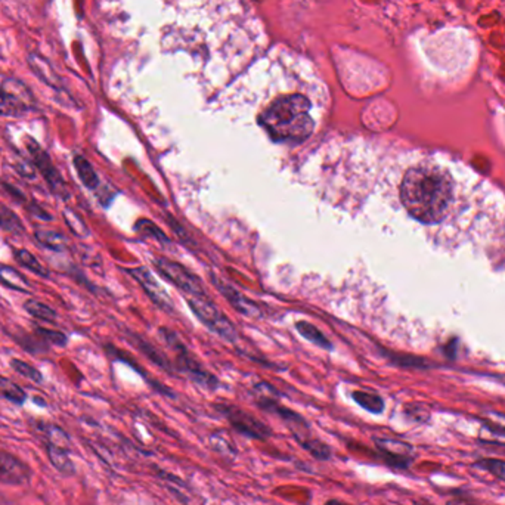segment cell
<instances>
[{
    "label": "cell",
    "instance_id": "1",
    "mask_svg": "<svg viewBox=\"0 0 505 505\" xmlns=\"http://www.w3.org/2000/svg\"><path fill=\"white\" fill-rule=\"evenodd\" d=\"M400 203L412 219L426 225H448L460 214V182L448 164L435 161L411 167L399 187Z\"/></svg>",
    "mask_w": 505,
    "mask_h": 505
},
{
    "label": "cell",
    "instance_id": "2",
    "mask_svg": "<svg viewBox=\"0 0 505 505\" xmlns=\"http://www.w3.org/2000/svg\"><path fill=\"white\" fill-rule=\"evenodd\" d=\"M426 63L442 76H453L467 70L477 56L473 33L462 27H448L422 40Z\"/></svg>",
    "mask_w": 505,
    "mask_h": 505
},
{
    "label": "cell",
    "instance_id": "3",
    "mask_svg": "<svg viewBox=\"0 0 505 505\" xmlns=\"http://www.w3.org/2000/svg\"><path fill=\"white\" fill-rule=\"evenodd\" d=\"M311 102L300 94L278 98L260 116V125L272 141L280 143H300L313 132Z\"/></svg>",
    "mask_w": 505,
    "mask_h": 505
},
{
    "label": "cell",
    "instance_id": "4",
    "mask_svg": "<svg viewBox=\"0 0 505 505\" xmlns=\"http://www.w3.org/2000/svg\"><path fill=\"white\" fill-rule=\"evenodd\" d=\"M254 393L256 405L280 418L287 426V429L290 430L293 439L300 445L303 451L311 453L318 461H329L333 458L331 446L313 435L311 424H309V421L303 415L278 402V395L280 393L271 384H267L266 381H262V383L254 386Z\"/></svg>",
    "mask_w": 505,
    "mask_h": 505
},
{
    "label": "cell",
    "instance_id": "5",
    "mask_svg": "<svg viewBox=\"0 0 505 505\" xmlns=\"http://www.w3.org/2000/svg\"><path fill=\"white\" fill-rule=\"evenodd\" d=\"M24 145L30 156V160H32L36 170L42 174L49 191L59 200L63 201L68 200L70 191L67 188V183L63 178V174H61V172L56 169L52 158H50L49 152L40 147V143L36 139L28 135L24 136Z\"/></svg>",
    "mask_w": 505,
    "mask_h": 505
},
{
    "label": "cell",
    "instance_id": "6",
    "mask_svg": "<svg viewBox=\"0 0 505 505\" xmlns=\"http://www.w3.org/2000/svg\"><path fill=\"white\" fill-rule=\"evenodd\" d=\"M214 409L229 422L231 427L240 433L241 436L253 440H267L274 436L272 429L263 422L260 418L253 415L251 412L245 411L236 405L231 404H216Z\"/></svg>",
    "mask_w": 505,
    "mask_h": 505
},
{
    "label": "cell",
    "instance_id": "7",
    "mask_svg": "<svg viewBox=\"0 0 505 505\" xmlns=\"http://www.w3.org/2000/svg\"><path fill=\"white\" fill-rule=\"evenodd\" d=\"M160 331H161L164 340L167 342V344L170 347H173L174 352H176L178 365H179V369L182 371L183 374H187L195 384H198L204 389L216 390L219 387V380L216 378L213 374H210L207 369H204L201 367V364L188 352L187 347L183 346V343L181 342L176 334H174L173 331H170V329H166V328H161Z\"/></svg>",
    "mask_w": 505,
    "mask_h": 505
},
{
    "label": "cell",
    "instance_id": "8",
    "mask_svg": "<svg viewBox=\"0 0 505 505\" xmlns=\"http://www.w3.org/2000/svg\"><path fill=\"white\" fill-rule=\"evenodd\" d=\"M187 302L191 307V311L195 313V316H197L205 327L210 328L213 333L229 340V342H234V340H236V337H238L234 324L219 311V307L210 300L207 294L188 297Z\"/></svg>",
    "mask_w": 505,
    "mask_h": 505
},
{
    "label": "cell",
    "instance_id": "9",
    "mask_svg": "<svg viewBox=\"0 0 505 505\" xmlns=\"http://www.w3.org/2000/svg\"><path fill=\"white\" fill-rule=\"evenodd\" d=\"M154 265H156L157 271L166 278L167 281H170L173 285H176L179 290L187 296V298L205 294L201 281L194 274H191L183 265L164 259V257L154 259Z\"/></svg>",
    "mask_w": 505,
    "mask_h": 505
},
{
    "label": "cell",
    "instance_id": "10",
    "mask_svg": "<svg viewBox=\"0 0 505 505\" xmlns=\"http://www.w3.org/2000/svg\"><path fill=\"white\" fill-rule=\"evenodd\" d=\"M373 443L386 464L393 468L406 470L414 462L417 452L408 442L389 437H373Z\"/></svg>",
    "mask_w": 505,
    "mask_h": 505
},
{
    "label": "cell",
    "instance_id": "11",
    "mask_svg": "<svg viewBox=\"0 0 505 505\" xmlns=\"http://www.w3.org/2000/svg\"><path fill=\"white\" fill-rule=\"evenodd\" d=\"M126 272L139 282V285L143 288V291L147 293V296L154 302V305H157L164 312L173 311L172 297L158 284V281L152 276V274L147 269V267L141 266L135 267V269H126Z\"/></svg>",
    "mask_w": 505,
    "mask_h": 505
},
{
    "label": "cell",
    "instance_id": "12",
    "mask_svg": "<svg viewBox=\"0 0 505 505\" xmlns=\"http://www.w3.org/2000/svg\"><path fill=\"white\" fill-rule=\"evenodd\" d=\"M212 281L216 287L219 288V291L222 293V296L231 303V306L235 309V311H238L240 313L249 316V318H260L262 316L260 307L257 306L254 302H251L250 298H247L245 296H243L240 291H236L232 285L219 280L218 276H212Z\"/></svg>",
    "mask_w": 505,
    "mask_h": 505
},
{
    "label": "cell",
    "instance_id": "13",
    "mask_svg": "<svg viewBox=\"0 0 505 505\" xmlns=\"http://www.w3.org/2000/svg\"><path fill=\"white\" fill-rule=\"evenodd\" d=\"M32 473L23 461H19L11 453L0 452V482L9 484L25 483Z\"/></svg>",
    "mask_w": 505,
    "mask_h": 505
},
{
    "label": "cell",
    "instance_id": "14",
    "mask_svg": "<svg viewBox=\"0 0 505 505\" xmlns=\"http://www.w3.org/2000/svg\"><path fill=\"white\" fill-rule=\"evenodd\" d=\"M30 108L27 104L17 98L5 87H0V116L3 117H23Z\"/></svg>",
    "mask_w": 505,
    "mask_h": 505
},
{
    "label": "cell",
    "instance_id": "15",
    "mask_svg": "<svg viewBox=\"0 0 505 505\" xmlns=\"http://www.w3.org/2000/svg\"><path fill=\"white\" fill-rule=\"evenodd\" d=\"M28 64H30V67H32V70L34 71V73L45 81V83H48L49 86H52L54 89L61 87L59 77L56 76L54 68L50 67L49 61L45 56L34 52V54H32L28 56Z\"/></svg>",
    "mask_w": 505,
    "mask_h": 505
},
{
    "label": "cell",
    "instance_id": "16",
    "mask_svg": "<svg viewBox=\"0 0 505 505\" xmlns=\"http://www.w3.org/2000/svg\"><path fill=\"white\" fill-rule=\"evenodd\" d=\"M34 238H36L39 245H42L43 249L50 250L54 253H63L68 249L67 238L58 231L36 229L34 231Z\"/></svg>",
    "mask_w": 505,
    "mask_h": 505
},
{
    "label": "cell",
    "instance_id": "17",
    "mask_svg": "<svg viewBox=\"0 0 505 505\" xmlns=\"http://www.w3.org/2000/svg\"><path fill=\"white\" fill-rule=\"evenodd\" d=\"M74 169L77 172V176L81 181V183L90 191H96L101 187V181L98 173L95 172L94 166L89 163V160L83 156H74L73 158Z\"/></svg>",
    "mask_w": 505,
    "mask_h": 505
},
{
    "label": "cell",
    "instance_id": "18",
    "mask_svg": "<svg viewBox=\"0 0 505 505\" xmlns=\"http://www.w3.org/2000/svg\"><path fill=\"white\" fill-rule=\"evenodd\" d=\"M0 284L8 287L9 290L19 291V293H28L30 282L27 278L18 272L12 266H0Z\"/></svg>",
    "mask_w": 505,
    "mask_h": 505
},
{
    "label": "cell",
    "instance_id": "19",
    "mask_svg": "<svg viewBox=\"0 0 505 505\" xmlns=\"http://www.w3.org/2000/svg\"><path fill=\"white\" fill-rule=\"evenodd\" d=\"M46 451L50 462L54 464V467L59 471L65 474V476H70V474L74 473V464L73 461L70 460L68 455V448H63V446H56V445H48L46 443Z\"/></svg>",
    "mask_w": 505,
    "mask_h": 505
},
{
    "label": "cell",
    "instance_id": "20",
    "mask_svg": "<svg viewBox=\"0 0 505 505\" xmlns=\"http://www.w3.org/2000/svg\"><path fill=\"white\" fill-rule=\"evenodd\" d=\"M14 259L17 260L18 265L24 266L25 269H28L30 272H33L42 278H48L50 275V271L48 267L40 262L34 254L30 253L25 249H14Z\"/></svg>",
    "mask_w": 505,
    "mask_h": 505
},
{
    "label": "cell",
    "instance_id": "21",
    "mask_svg": "<svg viewBox=\"0 0 505 505\" xmlns=\"http://www.w3.org/2000/svg\"><path fill=\"white\" fill-rule=\"evenodd\" d=\"M352 399L360 408H364L365 411L371 412V414L377 415L384 411V400L377 393H371V391L364 390H355L352 391Z\"/></svg>",
    "mask_w": 505,
    "mask_h": 505
},
{
    "label": "cell",
    "instance_id": "22",
    "mask_svg": "<svg viewBox=\"0 0 505 505\" xmlns=\"http://www.w3.org/2000/svg\"><path fill=\"white\" fill-rule=\"evenodd\" d=\"M24 311L36 319H40V321L45 322H55L58 319V312L55 311L54 307H50L49 305L39 302L36 298H30V300L24 302L23 305Z\"/></svg>",
    "mask_w": 505,
    "mask_h": 505
},
{
    "label": "cell",
    "instance_id": "23",
    "mask_svg": "<svg viewBox=\"0 0 505 505\" xmlns=\"http://www.w3.org/2000/svg\"><path fill=\"white\" fill-rule=\"evenodd\" d=\"M0 228L14 235H23L25 232L24 223L19 219V216L2 201H0Z\"/></svg>",
    "mask_w": 505,
    "mask_h": 505
},
{
    "label": "cell",
    "instance_id": "24",
    "mask_svg": "<svg viewBox=\"0 0 505 505\" xmlns=\"http://www.w3.org/2000/svg\"><path fill=\"white\" fill-rule=\"evenodd\" d=\"M297 331L300 333L306 340L312 342L313 344H316L318 347L325 349V350H331L333 349V343L324 336L322 331H319V328H316L315 325L309 324L306 321H300L296 324Z\"/></svg>",
    "mask_w": 505,
    "mask_h": 505
},
{
    "label": "cell",
    "instance_id": "25",
    "mask_svg": "<svg viewBox=\"0 0 505 505\" xmlns=\"http://www.w3.org/2000/svg\"><path fill=\"white\" fill-rule=\"evenodd\" d=\"M132 342L135 343L138 346L139 350H142L143 353H145L154 364L158 365L160 368H163L164 371H167V373H173V367L172 364L167 360V358L164 356L163 353L157 352L156 349H154V346H151L148 342H143V340L141 337H138L136 334H132Z\"/></svg>",
    "mask_w": 505,
    "mask_h": 505
},
{
    "label": "cell",
    "instance_id": "26",
    "mask_svg": "<svg viewBox=\"0 0 505 505\" xmlns=\"http://www.w3.org/2000/svg\"><path fill=\"white\" fill-rule=\"evenodd\" d=\"M12 337L15 342L25 350V352L32 353V355H43L49 350V344H46L36 333L34 334L23 333V334L12 336Z\"/></svg>",
    "mask_w": 505,
    "mask_h": 505
},
{
    "label": "cell",
    "instance_id": "27",
    "mask_svg": "<svg viewBox=\"0 0 505 505\" xmlns=\"http://www.w3.org/2000/svg\"><path fill=\"white\" fill-rule=\"evenodd\" d=\"M63 218H64L65 225L68 226V229L73 232L77 238H87V236L90 235V231L87 228L86 222L76 210L65 207L63 212Z\"/></svg>",
    "mask_w": 505,
    "mask_h": 505
},
{
    "label": "cell",
    "instance_id": "28",
    "mask_svg": "<svg viewBox=\"0 0 505 505\" xmlns=\"http://www.w3.org/2000/svg\"><path fill=\"white\" fill-rule=\"evenodd\" d=\"M0 395L3 399L12 402L15 405H23L27 400V393L14 381L0 377Z\"/></svg>",
    "mask_w": 505,
    "mask_h": 505
},
{
    "label": "cell",
    "instance_id": "29",
    "mask_svg": "<svg viewBox=\"0 0 505 505\" xmlns=\"http://www.w3.org/2000/svg\"><path fill=\"white\" fill-rule=\"evenodd\" d=\"M34 333L49 346L65 347L68 344V336L63 331H58V329L46 328V327H36Z\"/></svg>",
    "mask_w": 505,
    "mask_h": 505
},
{
    "label": "cell",
    "instance_id": "30",
    "mask_svg": "<svg viewBox=\"0 0 505 505\" xmlns=\"http://www.w3.org/2000/svg\"><path fill=\"white\" fill-rule=\"evenodd\" d=\"M9 365H11V368L15 371L17 374L23 375L24 378H27L30 381H33V383H37V384L43 383V375H42V373H40V371L37 368H34L33 365H30V364L24 362V360L14 358V359H11V362H9Z\"/></svg>",
    "mask_w": 505,
    "mask_h": 505
},
{
    "label": "cell",
    "instance_id": "31",
    "mask_svg": "<svg viewBox=\"0 0 505 505\" xmlns=\"http://www.w3.org/2000/svg\"><path fill=\"white\" fill-rule=\"evenodd\" d=\"M135 231L138 234H141L142 236H147V238H154L163 244H167L169 240L167 236L164 235L163 231H160L156 225H154L151 220H147V219H141L136 222L135 225Z\"/></svg>",
    "mask_w": 505,
    "mask_h": 505
},
{
    "label": "cell",
    "instance_id": "32",
    "mask_svg": "<svg viewBox=\"0 0 505 505\" xmlns=\"http://www.w3.org/2000/svg\"><path fill=\"white\" fill-rule=\"evenodd\" d=\"M476 467L489 471L495 477L505 482V461L495 458H483L476 462Z\"/></svg>",
    "mask_w": 505,
    "mask_h": 505
},
{
    "label": "cell",
    "instance_id": "33",
    "mask_svg": "<svg viewBox=\"0 0 505 505\" xmlns=\"http://www.w3.org/2000/svg\"><path fill=\"white\" fill-rule=\"evenodd\" d=\"M210 443L214 451L220 452L222 455L225 457H236L238 455V451L235 449V446L232 445V443L229 440H223L220 436L218 435H213L210 437Z\"/></svg>",
    "mask_w": 505,
    "mask_h": 505
},
{
    "label": "cell",
    "instance_id": "34",
    "mask_svg": "<svg viewBox=\"0 0 505 505\" xmlns=\"http://www.w3.org/2000/svg\"><path fill=\"white\" fill-rule=\"evenodd\" d=\"M0 185H2V188L5 189V192H6V194L9 195V197H11L15 203L24 205V207H25V205L30 203V200L27 198V195H25L21 189H19L18 187H15L14 183H11V182H2Z\"/></svg>",
    "mask_w": 505,
    "mask_h": 505
},
{
    "label": "cell",
    "instance_id": "35",
    "mask_svg": "<svg viewBox=\"0 0 505 505\" xmlns=\"http://www.w3.org/2000/svg\"><path fill=\"white\" fill-rule=\"evenodd\" d=\"M27 210V213L30 216H33V218L36 219H40V220H45V222H52L54 220V216L50 214L49 212H46L42 205H39L36 201L30 200V203L24 207Z\"/></svg>",
    "mask_w": 505,
    "mask_h": 505
},
{
    "label": "cell",
    "instance_id": "36",
    "mask_svg": "<svg viewBox=\"0 0 505 505\" xmlns=\"http://www.w3.org/2000/svg\"><path fill=\"white\" fill-rule=\"evenodd\" d=\"M15 169H17L18 174H21V176H23L24 179H30V181H32V179H34V178H36V172H34V169H36V167L33 166L32 160H30V161H27L25 158L19 160V163L17 164Z\"/></svg>",
    "mask_w": 505,
    "mask_h": 505
},
{
    "label": "cell",
    "instance_id": "37",
    "mask_svg": "<svg viewBox=\"0 0 505 505\" xmlns=\"http://www.w3.org/2000/svg\"><path fill=\"white\" fill-rule=\"evenodd\" d=\"M324 505H352V504H347V502H344V501H340V499H328Z\"/></svg>",
    "mask_w": 505,
    "mask_h": 505
},
{
    "label": "cell",
    "instance_id": "38",
    "mask_svg": "<svg viewBox=\"0 0 505 505\" xmlns=\"http://www.w3.org/2000/svg\"><path fill=\"white\" fill-rule=\"evenodd\" d=\"M446 505H473L467 501H462V499H452V501H448Z\"/></svg>",
    "mask_w": 505,
    "mask_h": 505
},
{
    "label": "cell",
    "instance_id": "39",
    "mask_svg": "<svg viewBox=\"0 0 505 505\" xmlns=\"http://www.w3.org/2000/svg\"><path fill=\"white\" fill-rule=\"evenodd\" d=\"M414 505H433L426 499H414Z\"/></svg>",
    "mask_w": 505,
    "mask_h": 505
},
{
    "label": "cell",
    "instance_id": "40",
    "mask_svg": "<svg viewBox=\"0 0 505 505\" xmlns=\"http://www.w3.org/2000/svg\"><path fill=\"white\" fill-rule=\"evenodd\" d=\"M0 398H2V395H0Z\"/></svg>",
    "mask_w": 505,
    "mask_h": 505
}]
</instances>
